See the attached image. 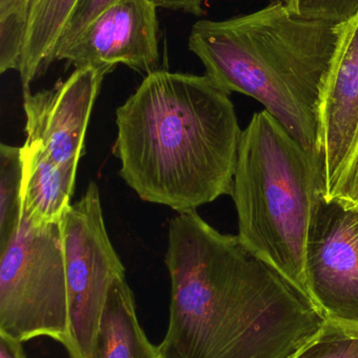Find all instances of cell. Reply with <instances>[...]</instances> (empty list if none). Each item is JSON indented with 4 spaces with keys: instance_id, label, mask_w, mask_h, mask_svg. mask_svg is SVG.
Listing matches in <instances>:
<instances>
[{
    "instance_id": "6da1fadb",
    "label": "cell",
    "mask_w": 358,
    "mask_h": 358,
    "mask_svg": "<svg viewBox=\"0 0 358 358\" xmlns=\"http://www.w3.org/2000/svg\"><path fill=\"white\" fill-rule=\"evenodd\" d=\"M170 322L165 358H290L327 317L237 236L197 210L168 224Z\"/></svg>"
},
{
    "instance_id": "7a4b0ae2",
    "label": "cell",
    "mask_w": 358,
    "mask_h": 358,
    "mask_svg": "<svg viewBox=\"0 0 358 358\" xmlns=\"http://www.w3.org/2000/svg\"><path fill=\"white\" fill-rule=\"evenodd\" d=\"M207 76L157 69L116 111L119 174L143 201L178 213L233 193L240 127Z\"/></svg>"
},
{
    "instance_id": "3957f363",
    "label": "cell",
    "mask_w": 358,
    "mask_h": 358,
    "mask_svg": "<svg viewBox=\"0 0 358 358\" xmlns=\"http://www.w3.org/2000/svg\"><path fill=\"white\" fill-rule=\"evenodd\" d=\"M340 24L302 18L282 2L227 20L197 21L188 48L225 92L252 96L319 157L317 108Z\"/></svg>"
},
{
    "instance_id": "277c9868",
    "label": "cell",
    "mask_w": 358,
    "mask_h": 358,
    "mask_svg": "<svg viewBox=\"0 0 358 358\" xmlns=\"http://www.w3.org/2000/svg\"><path fill=\"white\" fill-rule=\"evenodd\" d=\"M231 197L242 243L312 301L307 246L325 199L321 162L265 109L242 132Z\"/></svg>"
},
{
    "instance_id": "5b68a950",
    "label": "cell",
    "mask_w": 358,
    "mask_h": 358,
    "mask_svg": "<svg viewBox=\"0 0 358 358\" xmlns=\"http://www.w3.org/2000/svg\"><path fill=\"white\" fill-rule=\"evenodd\" d=\"M0 334L20 342L48 338L67 349L69 309L60 223L20 227L0 252Z\"/></svg>"
},
{
    "instance_id": "8992f818",
    "label": "cell",
    "mask_w": 358,
    "mask_h": 358,
    "mask_svg": "<svg viewBox=\"0 0 358 358\" xmlns=\"http://www.w3.org/2000/svg\"><path fill=\"white\" fill-rule=\"evenodd\" d=\"M69 309V358H92L99 321L116 280L125 268L105 227L98 185L71 204L60 222Z\"/></svg>"
},
{
    "instance_id": "52a82bcc",
    "label": "cell",
    "mask_w": 358,
    "mask_h": 358,
    "mask_svg": "<svg viewBox=\"0 0 358 358\" xmlns=\"http://www.w3.org/2000/svg\"><path fill=\"white\" fill-rule=\"evenodd\" d=\"M358 210L319 206L307 246L311 299L329 320L358 324Z\"/></svg>"
},
{
    "instance_id": "ba28073f",
    "label": "cell",
    "mask_w": 358,
    "mask_h": 358,
    "mask_svg": "<svg viewBox=\"0 0 358 358\" xmlns=\"http://www.w3.org/2000/svg\"><path fill=\"white\" fill-rule=\"evenodd\" d=\"M153 0H119L55 55L78 67L109 75L119 64L149 73L159 69L160 27Z\"/></svg>"
},
{
    "instance_id": "9c48e42d",
    "label": "cell",
    "mask_w": 358,
    "mask_h": 358,
    "mask_svg": "<svg viewBox=\"0 0 358 358\" xmlns=\"http://www.w3.org/2000/svg\"><path fill=\"white\" fill-rule=\"evenodd\" d=\"M107 73L78 67L53 90L23 92L25 144L41 150L61 166H78L95 102Z\"/></svg>"
},
{
    "instance_id": "30bf717a",
    "label": "cell",
    "mask_w": 358,
    "mask_h": 358,
    "mask_svg": "<svg viewBox=\"0 0 358 358\" xmlns=\"http://www.w3.org/2000/svg\"><path fill=\"white\" fill-rule=\"evenodd\" d=\"M340 29L317 108L319 157L327 201L358 151V13Z\"/></svg>"
},
{
    "instance_id": "8fae6325",
    "label": "cell",
    "mask_w": 358,
    "mask_h": 358,
    "mask_svg": "<svg viewBox=\"0 0 358 358\" xmlns=\"http://www.w3.org/2000/svg\"><path fill=\"white\" fill-rule=\"evenodd\" d=\"M22 214L36 227L60 223L71 206L78 166H61L23 144Z\"/></svg>"
},
{
    "instance_id": "7c38bea8",
    "label": "cell",
    "mask_w": 358,
    "mask_h": 358,
    "mask_svg": "<svg viewBox=\"0 0 358 358\" xmlns=\"http://www.w3.org/2000/svg\"><path fill=\"white\" fill-rule=\"evenodd\" d=\"M92 358H165L139 323L134 294L125 277L116 280L99 321Z\"/></svg>"
},
{
    "instance_id": "4fadbf2b",
    "label": "cell",
    "mask_w": 358,
    "mask_h": 358,
    "mask_svg": "<svg viewBox=\"0 0 358 358\" xmlns=\"http://www.w3.org/2000/svg\"><path fill=\"white\" fill-rule=\"evenodd\" d=\"M79 0H32L21 55L23 92L55 61V52L63 31Z\"/></svg>"
},
{
    "instance_id": "5bb4252c",
    "label": "cell",
    "mask_w": 358,
    "mask_h": 358,
    "mask_svg": "<svg viewBox=\"0 0 358 358\" xmlns=\"http://www.w3.org/2000/svg\"><path fill=\"white\" fill-rule=\"evenodd\" d=\"M22 148L0 145V252L18 231L22 214Z\"/></svg>"
},
{
    "instance_id": "9a60e30c",
    "label": "cell",
    "mask_w": 358,
    "mask_h": 358,
    "mask_svg": "<svg viewBox=\"0 0 358 358\" xmlns=\"http://www.w3.org/2000/svg\"><path fill=\"white\" fill-rule=\"evenodd\" d=\"M32 0H0V73L19 71Z\"/></svg>"
},
{
    "instance_id": "2e32d148",
    "label": "cell",
    "mask_w": 358,
    "mask_h": 358,
    "mask_svg": "<svg viewBox=\"0 0 358 358\" xmlns=\"http://www.w3.org/2000/svg\"><path fill=\"white\" fill-rule=\"evenodd\" d=\"M290 358H358V324L327 319L322 329Z\"/></svg>"
},
{
    "instance_id": "e0dca14e",
    "label": "cell",
    "mask_w": 358,
    "mask_h": 358,
    "mask_svg": "<svg viewBox=\"0 0 358 358\" xmlns=\"http://www.w3.org/2000/svg\"><path fill=\"white\" fill-rule=\"evenodd\" d=\"M282 2L296 16L343 24L358 13V0H271Z\"/></svg>"
},
{
    "instance_id": "ac0fdd59",
    "label": "cell",
    "mask_w": 358,
    "mask_h": 358,
    "mask_svg": "<svg viewBox=\"0 0 358 358\" xmlns=\"http://www.w3.org/2000/svg\"><path fill=\"white\" fill-rule=\"evenodd\" d=\"M117 1L119 0H79L59 40L56 52L71 44L95 18Z\"/></svg>"
},
{
    "instance_id": "d6986e66",
    "label": "cell",
    "mask_w": 358,
    "mask_h": 358,
    "mask_svg": "<svg viewBox=\"0 0 358 358\" xmlns=\"http://www.w3.org/2000/svg\"><path fill=\"white\" fill-rule=\"evenodd\" d=\"M331 200H336L345 208L358 210V151L340 178Z\"/></svg>"
},
{
    "instance_id": "ffe728a7",
    "label": "cell",
    "mask_w": 358,
    "mask_h": 358,
    "mask_svg": "<svg viewBox=\"0 0 358 358\" xmlns=\"http://www.w3.org/2000/svg\"><path fill=\"white\" fill-rule=\"evenodd\" d=\"M158 8L201 16L204 14V0H153Z\"/></svg>"
},
{
    "instance_id": "44dd1931",
    "label": "cell",
    "mask_w": 358,
    "mask_h": 358,
    "mask_svg": "<svg viewBox=\"0 0 358 358\" xmlns=\"http://www.w3.org/2000/svg\"><path fill=\"white\" fill-rule=\"evenodd\" d=\"M0 358H27L23 343L0 334Z\"/></svg>"
},
{
    "instance_id": "7402d4cb",
    "label": "cell",
    "mask_w": 358,
    "mask_h": 358,
    "mask_svg": "<svg viewBox=\"0 0 358 358\" xmlns=\"http://www.w3.org/2000/svg\"><path fill=\"white\" fill-rule=\"evenodd\" d=\"M357 240H358V227H357Z\"/></svg>"
}]
</instances>
